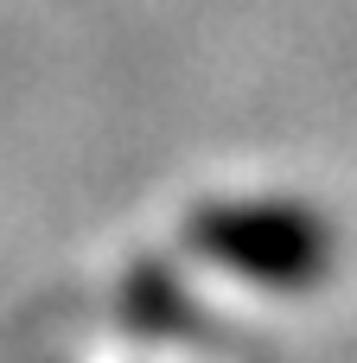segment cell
<instances>
[{"label": "cell", "mask_w": 357, "mask_h": 363, "mask_svg": "<svg viewBox=\"0 0 357 363\" xmlns=\"http://www.w3.org/2000/svg\"><path fill=\"white\" fill-rule=\"evenodd\" d=\"M192 242L262 287H313L332 268V230L294 204H217L192 217Z\"/></svg>", "instance_id": "obj_1"}]
</instances>
